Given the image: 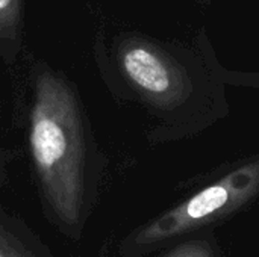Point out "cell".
<instances>
[{"label": "cell", "mask_w": 259, "mask_h": 257, "mask_svg": "<svg viewBox=\"0 0 259 257\" xmlns=\"http://www.w3.org/2000/svg\"><path fill=\"white\" fill-rule=\"evenodd\" d=\"M30 150L50 208L64 226H76L85 192L83 130L71 89L50 71L36 80Z\"/></svg>", "instance_id": "obj_1"}, {"label": "cell", "mask_w": 259, "mask_h": 257, "mask_svg": "<svg viewBox=\"0 0 259 257\" xmlns=\"http://www.w3.org/2000/svg\"><path fill=\"white\" fill-rule=\"evenodd\" d=\"M123 68L126 74L143 89L161 94L170 86V77L164 64L156 55L144 47H134L123 56Z\"/></svg>", "instance_id": "obj_2"}, {"label": "cell", "mask_w": 259, "mask_h": 257, "mask_svg": "<svg viewBox=\"0 0 259 257\" xmlns=\"http://www.w3.org/2000/svg\"><path fill=\"white\" fill-rule=\"evenodd\" d=\"M228 198H229V194L223 186H212V188L202 191L185 206L184 218H182L184 221L179 223V226L176 227V232L179 230L181 226L185 224V221H197L217 212L228 203Z\"/></svg>", "instance_id": "obj_3"}, {"label": "cell", "mask_w": 259, "mask_h": 257, "mask_svg": "<svg viewBox=\"0 0 259 257\" xmlns=\"http://www.w3.org/2000/svg\"><path fill=\"white\" fill-rule=\"evenodd\" d=\"M24 232H9L0 226V257H49Z\"/></svg>", "instance_id": "obj_4"}, {"label": "cell", "mask_w": 259, "mask_h": 257, "mask_svg": "<svg viewBox=\"0 0 259 257\" xmlns=\"http://www.w3.org/2000/svg\"><path fill=\"white\" fill-rule=\"evenodd\" d=\"M14 5L15 0H0V29L11 27V24H14Z\"/></svg>", "instance_id": "obj_5"}]
</instances>
